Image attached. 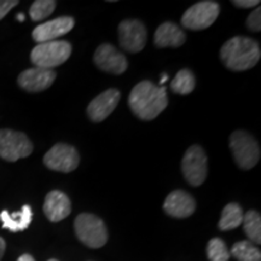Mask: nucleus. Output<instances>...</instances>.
<instances>
[{"label":"nucleus","instance_id":"f257e3e1","mask_svg":"<svg viewBox=\"0 0 261 261\" xmlns=\"http://www.w3.org/2000/svg\"><path fill=\"white\" fill-rule=\"evenodd\" d=\"M166 91L165 86H156L148 80L137 84L128 97L130 110L142 120L155 119L168 104Z\"/></svg>","mask_w":261,"mask_h":261},{"label":"nucleus","instance_id":"f03ea898","mask_svg":"<svg viewBox=\"0 0 261 261\" xmlns=\"http://www.w3.org/2000/svg\"><path fill=\"white\" fill-rule=\"evenodd\" d=\"M225 67L233 71H243L256 65L261 57L259 44L247 37H234L225 42L220 50Z\"/></svg>","mask_w":261,"mask_h":261},{"label":"nucleus","instance_id":"7ed1b4c3","mask_svg":"<svg viewBox=\"0 0 261 261\" xmlns=\"http://www.w3.org/2000/svg\"><path fill=\"white\" fill-rule=\"evenodd\" d=\"M230 148L234 162L242 169H252L260 160V146L252 135L234 130L230 136Z\"/></svg>","mask_w":261,"mask_h":261},{"label":"nucleus","instance_id":"20e7f679","mask_svg":"<svg viewBox=\"0 0 261 261\" xmlns=\"http://www.w3.org/2000/svg\"><path fill=\"white\" fill-rule=\"evenodd\" d=\"M71 54V45L68 41H48L38 44L31 52V61L35 67L54 69L63 64Z\"/></svg>","mask_w":261,"mask_h":261},{"label":"nucleus","instance_id":"39448f33","mask_svg":"<svg viewBox=\"0 0 261 261\" xmlns=\"http://www.w3.org/2000/svg\"><path fill=\"white\" fill-rule=\"evenodd\" d=\"M75 232L85 246L100 248L107 243L108 231L103 220L93 214L83 213L75 219Z\"/></svg>","mask_w":261,"mask_h":261},{"label":"nucleus","instance_id":"423d86ee","mask_svg":"<svg viewBox=\"0 0 261 261\" xmlns=\"http://www.w3.org/2000/svg\"><path fill=\"white\" fill-rule=\"evenodd\" d=\"M33 152L31 139L24 133L12 129H0V158L16 162Z\"/></svg>","mask_w":261,"mask_h":261},{"label":"nucleus","instance_id":"0eeeda50","mask_svg":"<svg viewBox=\"0 0 261 261\" xmlns=\"http://www.w3.org/2000/svg\"><path fill=\"white\" fill-rule=\"evenodd\" d=\"M220 6L215 2H200L189 8L181 17L182 27L191 31H201L211 27L218 18Z\"/></svg>","mask_w":261,"mask_h":261},{"label":"nucleus","instance_id":"6e6552de","mask_svg":"<svg viewBox=\"0 0 261 261\" xmlns=\"http://www.w3.org/2000/svg\"><path fill=\"white\" fill-rule=\"evenodd\" d=\"M181 171L191 185L198 187L203 184L208 174V161L201 146L192 145L187 150L181 161Z\"/></svg>","mask_w":261,"mask_h":261},{"label":"nucleus","instance_id":"1a4fd4ad","mask_svg":"<svg viewBox=\"0 0 261 261\" xmlns=\"http://www.w3.org/2000/svg\"><path fill=\"white\" fill-rule=\"evenodd\" d=\"M79 162L80 156L76 149L64 143H58L54 145L44 156L45 166L56 172H73L77 168Z\"/></svg>","mask_w":261,"mask_h":261},{"label":"nucleus","instance_id":"9d476101","mask_svg":"<svg viewBox=\"0 0 261 261\" xmlns=\"http://www.w3.org/2000/svg\"><path fill=\"white\" fill-rule=\"evenodd\" d=\"M145 25L137 19H125L119 25V41L126 51L136 52L142 51L146 44Z\"/></svg>","mask_w":261,"mask_h":261},{"label":"nucleus","instance_id":"9b49d317","mask_svg":"<svg viewBox=\"0 0 261 261\" xmlns=\"http://www.w3.org/2000/svg\"><path fill=\"white\" fill-rule=\"evenodd\" d=\"M93 60L97 67L107 73L119 75L125 73L128 67L127 58L110 44H102L98 46Z\"/></svg>","mask_w":261,"mask_h":261},{"label":"nucleus","instance_id":"f8f14e48","mask_svg":"<svg viewBox=\"0 0 261 261\" xmlns=\"http://www.w3.org/2000/svg\"><path fill=\"white\" fill-rule=\"evenodd\" d=\"M74 18L69 16H63V17H57L52 21L45 22V23L39 24L32 33V37L34 41L38 44L42 42L55 41L57 38L69 33L74 28Z\"/></svg>","mask_w":261,"mask_h":261},{"label":"nucleus","instance_id":"ddd939ff","mask_svg":"<svg viewBox=\"0 0 261 261\" xmlns=\"http://www.w3.org/2000/svg\"><path fill=\"white\" fill-rule=\"evenodd\" d=\"M56 79V73L44 68H31L22 71L18 76L19 87L28 92H41L48 89Z\"/></svg>","mask_w":261,"mask_h":261},{"label":"nucleus","instance_id":"4468645a","mask_svg":"<svg viewBox=\"0 0 261 261\" xmlns=\"http://www.w3.org/2000/svg\"><path fill=\"white\" fill-rule=\"evenodd\" d=\"M120 102V92L116 89L104 91L89 104L87 115L92 121L100 122L112 114Z\"/></svg>","mask_w":261,"mask_h":261},{"label":"nucleus","instance_id":"2eb2a0df","mask_svg":"<svg viewBox=\"0 0 261 261\" xmlns=\"http://www.w3.org/2000/svg\"><path fill=\"white\" fill-rule=\"evenodd\" d=\"M163 210L171 217L188 218L195 212L196 202L188 192L175 190L166 197Z\"/></svg>","mask_w":261,"mask_h":261},{"label":"nucleus","instance_id":"dca6fc26","mask_svg":"<svg viewBox=\"0 0 261 261\" xmlns=\"http://www.w3.org/2000/svg\"><path fill=\"white\" fill-rule=\"evenodd\" d=\"M71 212L70 200L64 192L52 190L46 195L44 202V213L52 223L65 219Z\"/></svg>","mask_w":261,"mask_h":261},{"label":"nucleus","instance_id":"f3484780","mask_svg":"<svg viewBox=\"0 0 261 261\" xmlns=\"http://www.w3.org/2000/svg\"><path fill=\"white\" fill-rule=\"evenodd\" d=\"M185 33L172 22H165L155 32V45L158 47H179L185 42Z\"/></svg>","mask_w":261,"mask_h":261},{"label":"nucleus","instance_id":"a211bd4d","mask_svg":"<svg viewBox=\"0 0 261 261\" xmlns=\"http://www.w3.org/2000/svg\"><path fill=\"white\" fill-rule=\"evenodd\" d=\"M32 210L28 204L22 207V211L9 213L8 211H3L0 213V220L3 223V227L8 228L11 232H18L28 228L32 223Z\"/></svg>","mask_w":261,"mask_h":261},{"label":"nucleus","instance_id":"6ab92c4d","mask_svg":"<svg viewBox=\"0 0 261 261\" xmlns=\"http://www.w3.org/2000/svg\"><path fill=\"white\" fill-rule=\"evenodd\" d=\"M243 211L237 203H228L225 205L219 221V228L221 231L233 230L240 226L243 221Z\"/></svg>","mask_w":261,"mask_h":261},{"label":"nucleus","instance_id":"aec40b11","mask_svg":"<svg viewBox=\"0 0 261 261\" xmlns=\"http://www.w3.org/2000/svg\"><path fill=\"white\" fill-rule=\"evenodd\" d=\"M243 228L247 237L250 242L260 244L261 243V218L260 214L255 211L247 212L243 215Z\"/></svg>","mask_w":261,"mask_h":261},{"label":"nucleus","instance_id":"412c9836","mask_svg":"<svg viewBox=\"0 0 261 261\" xmlns=\"http://www.w3.org/2000/svg\"><path fill=\"white\" fill-rule=\"evenodd\" d=\"M231 254L238 261H261V253L259 248L250 241H241L234 243Z\"/></svg>","mask_w":261,"mask_h":261},{"label":"nucleus","instance_id":"4be33fe9","mask_svg":"<svg viewBox=\"0 0 261 261\" xmlns=\"http://www.w3.org/2000/svg\"><path fill=\"white\" fill-rule=\"evenodd\" d=\"M196 86V79L194 74L189 69H181L175 75L171 83V89L173 92L179 94H189L194 91Z\"/></svg>","mask_w":261,"mask_h":261},{"label":"nucleus","instance_id":"5701e85b","mask_svg":"<svg viewBox=\"0 0 261 261\" xmlns=\"http://www.w3.org/2000/svg\"><path fill=\"white\" fill-rule=\"evenodd\" d=\"M57 3L54 0H37L34 2L29 9V15L33 21L39 22L42 21L50 16L56 9Z\"/></svg>","mask_w":261,"mask_h":261},{"label":"nucleus","instance_id":"b1692460","mask_svg":"<svg viewBox=\"0 0 261 261\" xmlns=\"http://www.w3.org/2000/svg\"><path fill=\"white\" fill-rule=\"evenodd\" d=\"M207 256L210 261H228L230 252L220 238H212L207 244Z\"/></svg>","mask_w":261,"mask_h":261},{"label":"nucleus","instance_id":"393cba45","mask_svg":"<svg viewBox=\"0 0 261 261\" xmlns=\"http://www.w3.org/2000/svg\"><path fill=\"white\" fill-rule=\"evenodd\" d=\"M261 9L256 8L252 14L249 15V17L247 19V27L253 32H260L261 31Z\"/></svg>","mask_w":261,"mask_h":261},{"label":"nucleus","instance_id":"a878e982","mask_svg":"<svg viewBox=\"0 0 261 261\" xmlns=\"http://www.w3.org/2000/svg\"><path fill=\"white\" fill-rule=\"evenodd\" d=\"M16 5H18L17 0H0V21H2V19L4 18Z\"/></svg>","mask_w":261,"mask_h":261},{"label":"nucleus","instance_id":"bb28decb","mask_svg":"<svg viewBox=\"0 0 261 261\" xmlns=\"http://www.w3.org/2000/svg\"><path fill=\"white\" fill-rule=\"evenodd\" d=\"M233 5H236L237 8H242V9H247V8H255L256 5H260L259 0H234L232 2Z\"/></svg>","mask_w":261,"mask_h":261},{"label":"nucleus","instance_id":"cd10ccee","mask_svg":"<svg viewBox=\"0 0 261 261\" xmlns=\"http://www.w3.org/2000/svg\"><path fill=\"white\" fill-rule=\"evenodd\" d=\"M5 247H6L5 241L3 240L2 237H0V260H2V257H3V255H4V253H5Z\"/></svg>","mask_w":261,"mask_h":261},{"label":"nucleus","instance_id":"c85d7f7f","mask_svg":"<svg viewBox=\"0 0 261 261\" xmlns=\"http://www.w3.org/2000/svg\"><path fill=\"white\" fill-rule=\"evenodd\" d=\"M17 261H35L34 257L32 255H29V254H23V255H21L18 257Z\"/></svg>","mask_w":261,"mask_h":261},{"label":"nucleus","instance_id":"c756f323","mask_svg":"<svg viewBox=\"0 0 261 261\" xmlns=\"http://www.w3.org/2000/svg\"><path fill=\"white\" fill-rule=\"evenodd\" d=\"M167 80H168V75L167 74H163L162 77H161V80H160V84L163 85Z\"/></svg>","mask_w":261,"mask_h":261},{"label":"nucleus","instance_id":"7c9ffc66","mask_svg":"<svg viewBox=\"0 0 261 261\" xmlns=\"http://www.w3.org/2000/svg\"><path fill=\"white\" fill-rule=\"evenodd\" d=\"M17 19H18V21H19V22H23V21H24V19H25V17H24V15H23V14H18V15H17Z\"/></svg>","mask_w":261,"mask_h":261},{"label":"nucleus","instance_id":"2f4dec72","mask_svg":"<svg viewBox=\"0 0 261 261\" xmlns=\"http://www.w3.org/2000/svg\"><path fill=\"white\" fill-rule=\"evenodd\" d=\"M48 261H58V260H56V259H51V260H48Z\"/></svg>","mask_w":261,"mask_h":261}]
</instances>
